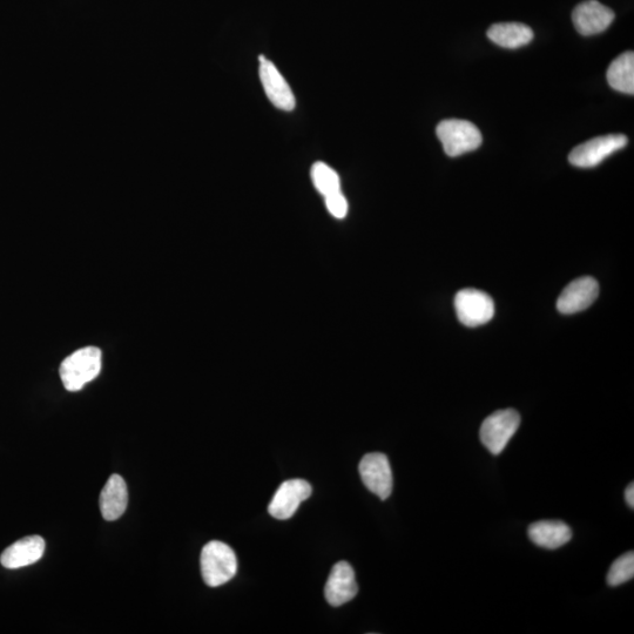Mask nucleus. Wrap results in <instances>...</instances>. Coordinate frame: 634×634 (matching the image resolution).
Listing matches in <instances>:
<instances>
[{
    "label": "nucleus",
    "mask_w": 634,
    "mask_h": 634,
    "mask_svg": "<svg viewBox=\"0 0 634 634\" xmlns=\"http://www.w3.org/2000/svg\"><path fill=\"white\" fill-rule=\"evenodd\" d=\"M100 370L101 350L97 347H85L66 357L60 364L59 373L65 389L76 393L87 383L97 379Z\"/></svg>",
    "instance_id": "1"
},
{
    "label": "nucleus",
    "mask_w": 634,
    "mask_h": 634,
    "mask_svg": "<svg viewBox=\"0 0 634 634\" xmlns=\"http://www.w3.org/2000/svg\"><path fill=\"white\" fill-rule=\"evenodd\" d=\"M201 575L211 588H218L233 579L238 571V561L231 548L225 543L213 541L201 551Z\"/></svg>",
    "instance_id": "2"
},
{
    "label": "nucleus",
    "mask_w": 634,
    "mask_h": 634,
    "mask_svg": "<svg viewBox=\"0 0 634 634\" xmlns=\"http://www.w3.org/2000/svg\"><path fill=\"white\" fill-rule=\"evenodd\" d=\"M444 152L451 158L477 150L482 145V133L467 120H443L436 128Z\"/></svg>",
    "instance_id": "3"
},
{
    "label": "nucleus",
    "mask_w": 634,
    "mask_h": 634,
    "mask_svg": "<svg viewBox=\"0 0 634 634\" xmlns=\"http://www.w3.org/2000/svg\"><path fill=\"white\" fill-rule=\"evenodd\" d=\"M521 416L514 409L498 410L485 418L480 430L481 441L492 455H499L507 448L517 433Z\"/></svg>",
    "instance_id": "4"
},
{
    "label": "nucleus",
    "mask_w": 634,
    "mask_h": 634,
    "mask_svg": "<svg viewBox=\"0 0 634 634\" xmlns=\"http://www.w3.org/2000/svg\"><path fill=\"white\" fill-rule=\"evenodd\" d=\"M455 309L462 325L471 328L485 325L495 315V303L491 296L474 288L463 289L457 293Z\"/></svg>",
    "instance_id": "5"
},
{
    "label": "nucleus",
    "mask_w": 634,
    "mask_h": 634,
    "mask_svg": "<svg viewBox=\"0 0 634 634\" xmlns=\"http://www.w3.org/2000/svg\"><path fill=\"white\" fill-rule=\"evenodd\" d=\"M629 144L623 134H609L597 137L573 148L569 155L570 164L579 168H592L602 164L606 158Z\"/></svg>",
    "instance_id": "6"
},
{
    "label": "nucleus",
    "mask_w": 634,
    "mask_h": 634,
    "mask_svg": "<svg viewBox=\"0 0 634 634\" xmlns=\"http://www.w3.org/2000/svg\"><path fill=\"white\" fill-rule=\"evenodd\" d=\"M359 471L367 489L386 501L394 487L393 470L388 457L381 453L368 454L362 458Z\"/></svg>",
    "instance_id": "7"
},
{
    "label": "nucleus",
    "mask_w": 634,
    "mask_h": 634,
    "mask_svg": "<svg viewBox=\"0 0 634 634\" xmlns=\"http://www.w3.org/2000/svg\"><path fill=\"white\" fill-rule=\"evenodd\" d=\"M312 492V485L305 480L283 482L269 504L268 512L272 517L286 521L294 516L300 504L306 501Z\"/></svg>",
    "instance_id": "8"
},
{
    "label": "nucleus",
    "mask_w": 634,
    "mask_h": 634,
    "mask_svg": "<svg viewBox=\"0 0 634 634\" xmlns=\"http://www.w3.org/2000/svg\"><path fill=\"white\" fill-rule=\"evenodd\" d=\"M572 20L580 35L595 36L610 28L615 12L597 0H586L573 10Z\"/></svg>",
    "instance_id": "9"
},
{
    "label": "nucleus",
    "mask_w": 634,
    "mask_h": 634,
    "mask_svg": "<svg viewBox=\"0 0 634 634\" xmlns=\"http://www.w3.org/2000/svg\"><path fill=\"white\" fill-rule=\"evenodd\" d=\"M260 79L269 101L276 109L290 112L295 109V96L276 66L260 56Z\"/></svg>",
    "instance_id": "10"
},
{
    "label": "nucleus",
    "mask_w": 634,
    "mask_h": 634,
    "mask_svg": "<svg viewBox=\"0 0 634 634\" xmlns=\"http://www.w3.org/2000/svg\"><path fill=\"white\" fill-rule=\"evenodd\" d=\"M599 295V285L595 279L585 276L572 281L565 287L557 301V309L562 314L570 315L588 309Z\"/></svg>",
    "instance_id": "11"
},
{
    "label": "nucleus",
    "mask_w": 634,
    "mask_h": 634,
    "mask_svg": "<svg viewBox=\"0 0 634 634\" xmlns=\"http://www.w3.org/2000/svg\"><path fill=\"white\" fill-rule=\"evenodd\" d=\"M357 592L359 588L352 565L347 562L335 564L325 588L327 602L334 607H340L353 600Z\"/></svg>",
    "instance_id": "12"
},
{
    "label": "nucleus",
    "mask_w": 634,
    "mask_h": 634,
    "mask_svg": "<svg viewBox=\"0 0 634 634\" xmlns=\"http://www.w3.org/2000/svg\"><path fill=\"white\" fill-rule=\"evenodd\" d=\"M45 552V541L40 536H29L13 543L2 553L0 563L6 569L15 570L37 563Z\"/></svg>",
    "instance_id": "13"
},
{
    "label": "nucleus",
    "mask_w": 634,
    "mask_h": 634,
    "mask_svg": "<svg viewBox=\"0 0 634 634\" xmlns=\"http://www.w3.org/2000/svg\"><path fill=\"white\" fill-rule=\"evenodd\" d=\"M128 504V491L124 478L112 475L100 495V511L106 521H117L124 515Z\"/></svg>",
    "instance_id": "14"
},
{
    "label": "nucleus",
    "mask_w": 634,
    "mask_h": 634,
    "mask_svg": "<svg viewBox=\"0 0 634 634\" xmlns=\"http://www.w3.org/2000/svg\"><path fill=\"white\" fill-rule=\"evenodd\" d=\"M529 537L541 548L555 550L568 544L572 531L568 524L559 521H542L530 525Z\"/></svg>",
    "instance_id": "15"
},
{
    "label": "nucleus",
    "mask_w": 634,
    "mask_h": 634,
    "mask_svg": "<svg viewBox=\"0 0 634 634\" xmlns=\"http://www.w3.org/2000/svg\"><path fill=\"white\" fill-rule=\"evenodd\" d=\"M488 38L492 43L515 50L528 45L534 39V31L528 25L522 23H499L492 25L488 30Z\"/></svg>",
    "instance_id": "16"
},
{
    "label": "nucleus",
    "mask_w": 634,
    "mask_h": 634,
    "mask_svg": "<svg viewBox=\"0 0 634 634\" xmlns=\"http://www.w3.org/2000/svg\"><path fill=\"white\" fill-rule=\"evenodd\" d=\"M607 83L613 90L625 94H634V55L633 52H625L613 60L607 70Z\"/></svg>",
    "instance_id": "17"
},
{
    "label": "nucleus",
    "mask_w": 634,
    "mask_h": 634,
    "mask_svg": "<svg viewBox=\"0 0 634 634\" xmlns=\"http://www.w3.org/2000/svg\"><path fill=\"white\" fill-rule=\"evenodd\" d=\"M312 180L317 191L323 197L341 191V180L332 167L325 163H316L312 167Z\"/></svg>",
    "instance_id": "18"
},
{
    "label": "nucleus",
    "mask_w": 634,
    "mask_h": 634,
    "mask_svg": "<svg viewBox=\"0 0 634 634\" xmlns=\"http://www.w3.org/2000/svg\"><path fill=\"white\" fill-rule=\"evenodd\" d=\"M634 577V553L633 551L625 553L612 564L607 575V584L616 588V586L630 582Z\"/></svg>",
    "instance_id": "19"
},
{
    "label": "nucleus",
    "mask_w": 634,
    "mask_h": 634,
    "mask_svg": "<svg viewBox=\"0 0 634 634\" xmlns=\"http://www.w3.org/2000/svg\"><path fill=\"white\" fill-rule=\"evenodd\" d=\"M328 212L336 219H345L348 214V201L343 193L336 192L325 197Z\"/></svg>",
    "instance_id": "20"
},
{
    "label": "nucleus",
    "mask_w": 634,
    "mask_h": 634,
    "mask_svg": "<svg viewBox=\"0 0 634 634\" xmlns=\"http://www.w3.org/2000/svg\"><path fill=\"white\" fill-rule=\"evenodd\" d=\"M625 498H626L627 504H629V507L633 509L634 508V484L633 483H631L629 487H627L625 491Z\"/></svg>",
    "instance_id": "21"
}]
</instances>
